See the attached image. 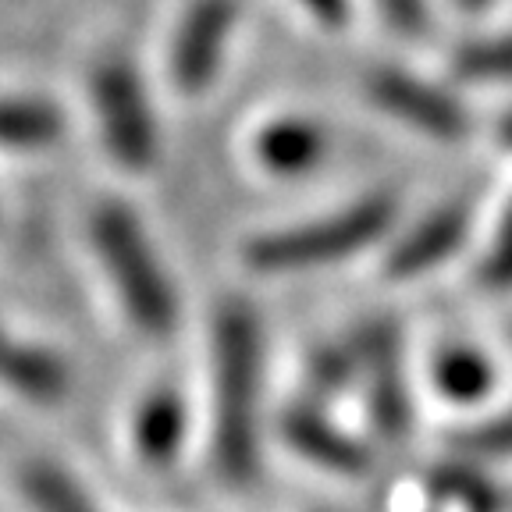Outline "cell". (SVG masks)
Masks as SVG:
<instances>
[{
    "instance_id": "cell-12",
    "label": "cell",
    "mask_w": 512,
    "mask_h": 512,
    "mask_svg": "<svg viewBox=\"0 0 512 512\" xmlns=\"http://www.w3.org/2000/svg\"><path fill=\"white\" fill-rule=\"evenodd\" d=\"M185 431H189V416H185L182 399L171 388H157V392H150L139 402L136 420H132L136 456L153 470H164L182 452Z\"/></svg>"
},
{
    "instance_id": "cell-13",
    "label": "cell",
    "mask_w": 512,
    "mask_h": 512,
    "mask_svg": "<svg viewBox=\"0 0 512 512\" xmlns=\"http://www.w3.org/2000/svg\"><path fill=\"white\" fill-rule=\"evenodd\" d=\"M64 111L43 96H4L0 100V150L36 153L61 143Z\"/></svg>"
},
{
    "instance_id": "cell-8",
    "label": "cell",
    "mask_w": 512,
    "mask_h": 512,
    "mask_svg": "<svg viewBox=\"0 0 512 512\" xmlns=\"http://www.w3.org/2000/svg\"><path fill=\"white\" fill-rule=\"evenodd\" d=\"M0 384L25 402L57 406L72 392V370L61 356L40 345L18 342L15 335L0 328Z\"/></svg>"
},
{
    "instance_id": "cell-6",
    "label": "cell",
    "mask_w": 512,
    "mask_h": 512,
    "mask_svg": "<svg viewBox=\"0 0 512 512\" xmlns=\"http://www.w3.org/2000/svg\"><path fill=\"white\" fill-rule=\"evenodd\" d=\"M367 96L395 121L441 143H456L470 132V114L456 96L402 68H377L367 79Z\"/></svg>"
},
{
    "instance_id": "cell-23",
    "label": "cell",
    "mask_w": 512,
    "mask_h": 512,
    "mask_svg": "<svg viewBox=\"0 0 512 512\" xmlns=\"http://www.w3.org/2000/svg\"><path fill=\"white\" fill-rule=\"evenodd\" d=\"M456 4L463 11H473V15H477V11H488L491 8V0H456Z\"/></svg>"
},
{
    "instance_id": "cell-15",
    "label": "cell",
    "mask_w": 512,
    "mask_h": 512,
    "mask_svg": "<svg viewBox=\"0 0 512 512\" xmlns=\"http://www.w3.org/2000/svg\"><path fill=\"white\" fill-rule=\"evenodd\" d=\"M22 495L36 512H96L79 480L54 463H29L22 470Z\"/></svg>"
},
{
    "instance_id": "cell-4",
    "label": "cell",
    "mask_w": 512,
    "mask_h": 512,
    "mask_svg": "<svg viewBox=\"0 0 512 512\" xmlns=\"http://www.w3.org/2000/svg\"><path fill=\"white\" fill-rule=\"evenodd\" d=\"M96 125L107 153L128 171H150L160 150L157 118H153L150 93L139 72L121 54L96 61L89 75Z\"/></svg>"
},
{
    "instance_id": "cell-2",
    "label": "cell",
    "mask_w": 512,
    "mask_h": 512,
    "mask_svg": "<svg viewBox=\"0 0 512 512\" xmlns=\"http://www.w3.org/2000/svg\"><path fill=\"white\" fill-rule=\"evenodd\" d=\"M89 235L125 317L150 338L171 335L178 324V292L160 267L139 217L121 203H100L89 217Z\"/></svg>"
},
{
    "instance_id": "cell-9",
    "label": "cell",
    "mask_w": 512,
    "mask_h": 512,
    "mask_svg": "<svg viewBox=\"0 0 512 512\" xmlns=\"http://www.w3.org/2000/svg\"><path fill=\"white\" fill-rule=\"evenodd\" d=\"M470 235V214L466 207L452 203L434 214H427L416 224L413 232H406L395 242L392 256H388V274L392 278H420V274L434 271L456 253Z\"/></svg>"
},
{
    "instance_id": "cell-10",
    "label": "cell",
    "mask_w": 512,
    "mask_h": 512,
    "mask_svg": "<svg viewBox=\"0 0 512 512\" xmlns=\"http://www.w3.org/2000/svg\"><path fill=\"white\" fill-rule=\"evenodd\" d=\"M253 153L274 178H306L328 157V132L310 118H278L256 132Z\"/></svg>"
},
{
    "instance_id": "cell-16",
    "label": "cell",
    "mask_w": 512,
    "mask_h": 512,
    "mask_svg": "<svg viewBox=\"0 0 512 512\" xmlns=\"http://www.w3.org/2000/svg\"><path fill=\"white\" fill-rule=\"evenodd\" d=\"M431 491L438 502L456 505L459 512H498L502 495L488 477H480L470 466H441L431 477Z\"/></svg>"
},
{
    "instance_id": "cell-3",
    "label": "cell",
    "mask_w": 512,
    "mask_h": 512,
    "mask_svg": "<svg viewBox=\"0 0 512 512\" xmlns=\"http://www.w3.org/2000/svg\"><path fill=\"white\" fill-rule=\"evenodd\" d=\"M395 221V203L388 196H363L360 203L296 224L285 232H267L246 246V264L260 274H296L349 260L352 253L374 246Z\"/></svg>"
},
{
    "instance_id": "cell-1",
    "label": "cell",
    "mask_w": 512,
    "mask_h": 512,
    "mask_svg": "<svg viewBox=\"0 0 512 512\" xmlns=\"http://www.w3.org/2000/svg\"><path fill=\"white\" fill-rule=\"evenodd\" d=\"M260 384V320L249 303L228 299L214 317V466L232 488H249L260 473Z\"/></svg>"
},
{
    "instance_id": "cell-17",
    "label": "cell",
    "mask_w": 512,
    "mask_h": 512,
    "mask_svg": "<svg viewBox=\"0 0 512 512\" xmlns=\"http://www.w3.org/2000/svg\"><path fill=\"white\" fill-rule=\"evenodd\" d=\"M452 68L473 82H512V36L466 43Z\"/></svg>"
},
{
    "instance_id": "cell-11",
    "label": "cell",
    "mask_w": 512,
    "mask_h": 512,
    "mask_svg": "<svg viewBox=\"0 0 512 512\" xmlns=\"http://www.w3.org/2000/svg\"><path fill=\"white\" fill-rule=\"evenodd\" d=\"M281 438L292 452H299L306 463L320 466V470L363 473L370 466V456L363 452L360 441H352L345 431H338L317 409H288L281 416Z\"/></svg>"
},
{
    "instance_id": "cell-20",
    "label": "cell",
    "mask_w": 512,
    "mask_h": 512,
    "mask_svg": "<svg viewBox=\"0 0 512 512\" xmlns=\"http://www.w3.org/2000/svg\"><path fill=\"white\" fill-rule=\"evenodd\" d=\"M480 281L488 288H495V292L512 288V207L505 210L495 242H491L484 264H480Z\"/></svg>"
},
{
    "instance_id": "cell-18",
    "label": "cell",
    "mask_w": 512,
    "mask_h": 512,
    "mask_svg": "<svg viewBox=\"0 0 512 512\" xmlns=\"http://www.w3.org/2000/svg\"><path fill=\"white\" fill-rule=\"evenodd\" d=\"M459 445L470 452V456H488V459H505L512 456V409L491 416L484 424H477L470 434H463Z\"/></svg>"
},
{
    "instance_id": "cell-21",
    "label": "cell",
    "mask_w": 512,
    "mask_h": 512,
    "mask_svg": "<svg viewBox=\"0 0 512 512\" xmlns=\"http://www.w3.org/2000/svg\"><path fill=\"white\" fill-rule=\"evenodd\" d=\"M377 8L402 36H416L427 25V0H377Z\"/></svg>"
},
{
    "instance_id": "cell-24",
    "label": "cell",
    "mask_w": 512,
    "mask_h": 512,
    "mask_svg": "<svg viewBox=\"0 0 512 512\" xmlns=\"http://www.w3.org/2000/svg\"><path fill=\"white\" fill-rule=\"evenodd\" d=\"M502 139H505V146L512 150V111L505 114V121H502Z\"/></svg>"
},
{
    "instance_id": "cell-22",
    "label": "cell",
    "mask_w": 512,
    "mask_h": 512,
    "mask_svg": "<svg viewBox=\"0 0 512 512\" xmlns=\"http://www.w3.org/2000/svg\"><path fill=\"white\" fill-rule=\"evenodd\" d=\"M299 4H303L306 15H310L313 22L324 25V29H342L352 15L349 0H299Z\"/></svg>"
},
{
    "instance_id": "cell-5",
    "label": "cell",
    "mask_w": 512,
    "mask_h": 512,
    "mask_svg": "<svg viewBox=\"0 0 512 512\" xmlns=\"http://www.w3.org/2000/svg\"><path fill=\"white\" fill-rule=\"evenodd\" d=\"M239 22V0H192L171 43V79L182 96H200L210 89L224 61V47Z\"/></svg>"
},
{
    "instance_id": "cell-19",
    "label": "cell",
    "mask_w": 512,
    "mask_h": 512,
    "mask_svg": "<svg viewBox=\"0 0 512 512\" xmlns=\"http://www.w3.org/2000/svg\"><path fill=\"white\" fill-rule=\"evenodd\" d=\"M360 374V349H356V338H349L345 345H331V349L317 352V360L310 367L313 384L320 388H338V384L352 381Z\"/></svg>"
},
{
    "instance_id": "cell-14",
    "label": "cell",
    "mask_w": 512,
    "mask_h": 512,
    "mask_svg": "<svg viewBox=\"0 0 512 512\" xmlns=\"http://www.w3.org/2000/svg\"><path fill=\"white\" fill-rule=\"evenodd\" d=\"M434 388L445 395L448 402L470 406L480 402L495 384V370H491L488 356H480L470 345H448L434 356Z\"/></svg>"
},
{
    "instance_id": "cell-7",
    "label": "cell",
    "mask_w": 512,
    "mask_h": 512,
    "mask_svg": "<svg viewBox=\"0 0 512 512\" xmlns=\"http://www.w3.org/2000/svg\"><path fill=\"white\" fill-rule=\"evenodd\" d=\"M356 349H360V374L370 381V413L384 438H402L409 431V392L406 374H402V349L399 331L388 320H374L360 331Z\"/></svg>"
}]
</instances>
